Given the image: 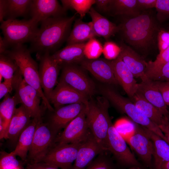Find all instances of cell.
<instances>
[{
    "label": "cell",
    "mask_w": 169,
    "mask_h": 169,
    "mask_svg": "<svg viewBox=\"0 0 169 169\" xmlns=\"http://www.w3.org/2000/svg\"><path fill=\"white\" fill-rule=\"evenodd\" d=\"M119 27L128 43L145 51L156 44L161 29L154 17L144 12L126 18Z\"/></svg>",
    "instance_id": "cell-1"
},
{
    "label": "cell",
    "mask_w": 169,
    "mask_h": 169,
    "mask_svg": "<svg viewBox=\"0 0 169 169\" xmlns=\"http://www.w3.org/2000/svg\"><path fill=\"white\" fill-rule=\"evenodd\" d=\"M75 18V14L69 17L51 18L41 22L40 27L31 42V52L41 54H50L54 50L67 40Z\"/></svg>",
    "instance_id": "cell-2"
},
{
    "label": "cell",
    "mask_w": 169,
    "mask_h": 169,
    "mask_svg": "<svg viewBox=\"0 0 169 169\" xmlns=\"http://www.w3.org/2000/svg\"><path fill=\"white\" fill-rule=\"evenodd\" d=\"M109 102L103 96L95 99L91 98L86 112L88 128L105 151H108V131L112 123L108 113Z\"/></svg>",
    "instance_id": "cell-3"
},
{
    "label": "cell",
    "mask_w": 169,
    "mask_h": 169,
    "mask_svg": "<svg viewBox=\"0 0 169 169\" xmlns=\"http://www.w3.org/2000/svg\"><path fill=\"white\" fill-rule=\"evenodd\" d=\"M30 53L29 49L20 45L8 50L4 54L15 61L25 82L38 91L44 107L53 112L54 109L45 97L41 85L37 64L32 57Z\"/></svg>",
    "instance_id": "cell-4"
},
{
    "label": "cell",
    "mask_w": 169,
    "mask_h": 169,
    "mask_svg": "<svg viewBox=\"0 0 169 169\" xmlns=\"http://www.w3.org/2000/svg\"><path fill=\"white\" fill-rule=\"evenodd\" d=\"M100 90L103 96L120 111L126 114L134 122L156 134L159 132L158 126L141 112L131 100L122 96L108 85L101 86Z\"/></svg>",
    "instance_id": "cell-5"
},
{
    "label": "cell",
    "mask_w": 169,
    "mask_h": 169,
    "mask_svg": "<svg viewBox=\"0 0 169 169\" xmlns=\"http://www.w3.org/2000/svg\"><path fill=\"white\" fill-rule=\"evenodd\" d=\"M38 24L31 18L28 20L8 19L1 23L0 28L8 47H13L31 42L38 29Z\"/></svg>",
    "instance_id": "cell-6"
},
{
    "label": "cell",
    "mask_w": 169,
    "mask_h": 169,
    "mask_svg": "<svg viewBox=\"0 0 169 169\" xmlns=\"http://www.w3.org/2000/svg\"><path fill=\"white\" fill-rule=\"evenodd\" d=\"M57 134L48 123H43L42 120L38 121L28 154V163L42 161L55 145Z\"/></svg>",
    "instance_id": "cell-7"
},
{
    "label": "cell",
    "mask_w": 169,
    "mask_h": 169,
    "mask_svg": "<svg viewBox=\"0 0 169 169\" xmlns=\"http://www.w3.org/2000/svg\"><path fill=\"white\" fill-rule=\"evenodd\" d=\"M13 88L15 90V95L19 103L24 107L31 118L38 120H42L41 97L38 91L23 78L19 69L13 78Z\"/></svg>",
    "instance_id": "cell-8"
},
{
    "label": "cell",
    "mask_w": 169,
    "mask_h": 169,
    "mask_svg": "<svg viewBox=\"0 0 169 169\" xmlns=\"http://www.w3.org/2000/svg\"><path fill=\"white\" fill-rule=\"evenodd\" d=\"M108 151H110L121 169L133 166L143 167L127 146L125 138L111 123L108 131Z\"/></svg>",
    "instance_id": "cell-9"
},
{
    "label": "cell",
    "mask_w": 169,
    "mask_h": 169,
    "mask_svg": "<svg viewBox=\"0 0 169 169\" xmlns=\"http://www.w3.org/2000/svg\"><path fill=\"white\" fill-rule=\"evenodd\" d=\"M59 82L88 97L95 92L93 82L80 68L74 64L63 65Z\"/></svg>",
    "instance_id": "cell-10"
},
{
    "label": "cell",
    "mask_w": 169,
    "mask_h": 169,
    "mask_svg": "<svg viewBox=\"0 0 169 169\" xmlns=\"http://www.w3.org/2000/svg\"><path fill=\"white\" fill-rule=\"evenodd\" d=\"M81 142L56 144L41 162L61 169H71Z\"/></svg>",
    "instance_id": "cell-11"
},
{
    "label": "cell",
    "mask_w": 169,
    "mask_h": 169,
    "mask_svg": "<svg viewBox=\"0 0 169 169\" xmlns=\"http://www.w3.org/2000/svg\"><path fill=\"white\" fill-rule=\"evenodd\" d=\"M37 57L39 61L38 74L41 85L44 94L49 100V96L57 84L61 67L49 53L37 54Z\"/></svg>",
    "instance_id": "cell-12"
},
{
    "label": "cell",
    "mask_w": 169,
    "mask_h": 169,
    "mask_svg": "<svg viewBox=\"0 0 169 169\" xmlns=\"http://www.w3.org/2000/svg\"><path fill=\"white\" fill-rule=\"evenodd\" d=\"M86 106L57 136L55 144L80 143L86 138L90 132L86 119Z\"/></svg>",
    "instance_id": "cell-13"
},
{
    "label": "cell",
    "mask_w": 169,
    "mask_h": 169,
    "mask_svg": "<svg viewBox=\"0 0 169 169\" xmlns=\"http://www.w3.org/2000/svg\"><path fill=\"white\" fill-rule=\"evenodd\" d=\"M132 132L128 137L129 143L144 166L153 169V145L151 139L142 126L135 127Z\"/></svg>",
    "instance_id": "cell-14"
},
{
    "label": "cell",
    "mask_w": 169,
    "mask_h": 169,
    "mask_svg": "<svg viewBox=\"0 0 169 169\" xmlns=\"http://www.w3.org/2000/svg\"><path fill=\"white\" fill-rule=\"evenodd\" d=\"M86 106L78 103L55 108L48 123L57 134L76 118Z\"/></svg>",
    "instance_id": "cell-15"
},
{
    "label": "cell",
    "mask_w": 169,
    "mask_h": 169,
    "mask_svg": "<svg viewBox=\"0 0 169 169\" xmlns=\"http://www.w3.org/2000/svg\"><path fill=\"white\" fill-rule=\"evenodd\" d=\"M66 11L57 0H33L30 14L38 23L50 18L62 17Z\"/></svg>",
    "instance_id": "cell-16"
},
{
    "label": "cell",
    "mask_w": 169,
    "mask_h": 169,
    "mask_svg": "<svg viewBox=\"0 0 169 169\" xmlns=\"http://www.w3.org/2000/svg\"><path fill=\"white\" fill-rule=\"evenodd\" d=\"M80 64L83 68L89 71L96 79L109 84L117 85L111 61L106 59H84Z\"/></svg>",
    "instance_id": "cell-17"
},
{
    "label": "cell",
    "mask_w": 169,
    "mask_h": 169,
    "mask_svg": "<svg viewBox=\"0 0 169 169\" xmlns=\"http://www.w3.org/2000/svg\"><path fill=\"white\" fill-rule=\"evenodd\" d=\"M49 100L56 108L66 104L78 103L87 106L89 98L59 82L52 92Z\"/></svg>",
    "instance_id": "cell-18"
},
{
    "label": "cell",
    "mask_w": 169,
    "mask_h": 169,
    "mask_svg": "<svg viewBox=\"0 0 169 169\" xmlns=\"http://www.w3.org/2000/svg\"><path fill=\"white\" fill-rule=\"evenodd\" d=\"M104 152L90 133L81 142L71 169H85L97 155Z\"/></svg>",
    "instance_id": "cell-19"
},
{
    "label": "cell",
    "mask_w": 169,
    "mask_h": 169,
    "mask_svg": "<svg viewBox=\"0 0 169 169\" xmlns=\"http://www.w3.org/2000/svg\"><path fill=\"white\" fill-rule=\"evenodd\" d=\"M111 63L116 80L131 99L136 93L138 83L134 76L119 56L111 61Z\"/></svg>",
    "instance_id": "cell-20"
},
{
    "label": "cell",
    "mask_w": 169,
    "mask_h": 169,
    "mask_svg": "<svg viewBox=\"0 0 169 169\" xmlns=\"http://www.w3.org/2000/svg\"><path fill=\"white\" fill-rule=\"evenodd\" d=\"M141 94L147 101L152 104L169 120V112L158 88L153 81L147 77L138 83L136 91Z\"/></svg>",
    "instance_id": "cell-21"
},
{
    "label": "cell",
    "mask_w": 169,
    "mask_h": 169,
    "mask_svg": "<svg viewBox=\"0 0 169 169\" xmlns=\"http://www.w3.org/2000/svg\"><path fill=\"white\" fill-rule=\"evenodd\" d=\"M29 114L22 105L16 108L9 124L5 139L17 142L19 137L30 123Z\"/></svg>",
    "instance_id": "cell-22"
},
{
    "label": "cell",
    "mask_w": 169,
    "mask_h": 169,
    "mask_svg": "<svg viewBox=\"0 0 169 169\" xmlns=\"http://www.w3.org/2000/svg\"><path fill=\"white\" fill-rule=\"evenodd\" d=\"M119 57L125 64L135 78L143 80L146 77L145 72L147 62L130 47L122 44Z\"/></svg>",
    "instance_id": "cell-23"
},
{
    "label": "cell",
    "mask_w": 169,
    "mask_h": 169,
    "mask_svg": "<svg viewBox=\"0 0 169 169\" xmlns=\"http://www.w3.org/2000/svg\"><path fill=\"white\" fill-rule=\"evenodd\" d=\"M85 43L67 45L64 48L51 55L61 67L65 65L74 64L81 63L84 59Z\"/></svg>",
    "instance_id": "cell-24"
},
{
    "label": "cell",
    "mask_w": 169,
    "mask_h": 169,
    "mask_svg": "<svg viewBox=\"0 0 169 169\" xmlns=\"http://www.w3.org/2000/svg\"><path fill=\"white\" fill-rule=\"evenodd\" d=\"M142 127L153 144V169H159L162 165L169 161V144L153 131Z\"/></svg>",
    "instance_id": "cell-25"
},
{
    "label": "cell",
    "mask_w": 169,
    "mask_h": 169,
    "mask_svg": "<svg viewBox=\"0 0 169 169\" xmlns=\"http://www.w3.org/2000/svg\"><path fill=\"white\" fill-rule=\"evenodd\" d=\"M96 36L108 39L119 30V26L103 16L93 7L88 13Z\"/></svg>",
    "instance_id": "cell-26"
},
{
    "label": "cell",
    "mask_w": 169,
    "mask_h": 169,
    "mask_svg": "<svg viewBox=\"0 0 169 169\" xmlns=\"http://www.w3.org/2000/svg\"><path fill=\"white\" fill-rule=\"evenodd\" d=\"M131 100L137 108L159 127L166 120H169L158 109L147 101L140 94L136 92Z\"/></svg>",
    "instance_id": "cell-27"
},
{
    "label": "cell",
    "mask_w": 169,
    "mask_h": 169,
    "mask_svg": "<svg viewBox=\"0 0 169 169\" xmlns=\"http://www.w3.org/2000/svg\"><path fill=\"white\" fill-rule=\"evenodd\" d=\"M39 120L35 119H33L31 120L28 125L19 136L16 147L13 151L16 156L19 157L23 161L27 160L28 151Z\"/></svg>",
    "instance_id": "cell-28"
},
{
    "label": "cell",
    "mask_w": 169,
    "mask_h": 169,
    "mask_svg": "<svg viewBox=\"0 0 169 169\" xmlns=\"http://www.w3.org/2000/svg\"><path fill=\"white\" fill-rule=\"evenodd\" d=\"M96 36L91 22L86 23L78 19L66 40L67 45L84 43Z\"/></svg>",
    "instance_id": "cell-29"
},
{
    "label": "cell",
    "mask_w": 169,
    "mask_h": 169,
    "mask_svg": "<svg viewBox=\"0 0 169 169\" xmlns=\"http://www.w3.org/2000/svg\"><path fill=\"white\" fill-rule=\"evenodd\" d=\"M32 0H6V19H15L30 13Z\"/></svg>",
    "instance_id": "cell-30"
},
{
    "label": "cell",
    "mask_w": 169,
    "mask_h": 169,
    "mask_svg": "<svg viewBox=\"0 0 169 169\" xmlns=\"http://www.w3.org/2000/svg\"><path fill=\"white\" fill-rule=\"evenodd\" d=\"M110 11L115 15L133 17L141 13L137 6V0H112Z\"/></svg>",
    "instance_id": "cell-31"
},
{
    "label": "cell",
    "mask_w": 169,
    "mask_h": 169,
    "mask_svg": "<svg viewBox=\"0 0 169 169\" xmlns=\"http://www.w3.org/2000/svg\"><path fill=\"white\" fill-rule=\"evenodd\" d=\"M18 104H19V100L15 95L11 97L8 94L4 97L0 103V116L2 118L4 122L5 137L9 124L16 108V105Z\"/></svg>",
    "instance_id": "cell-32"
},
{
    "label": "cell",
    "mask_w": 169,
    "mask_h": 169,
    "mask_svg": "<svg viewBox=\"0 0 169 169\" xmlns=\"http://www.w3.org/2000/svg\"><path fill=\"white\" fill-rule=\"evenodd\" d=\"M63 7L65 11L69 9L75 10L80 16L81 19L89 13L95 0H62Z\"/></svg>",
    "instance_id": "cell-33"
},
{
    "label": "cell",
    "mask_w": 169,
    "mask_h": 169,
    "mask_svg": "<svg viewBox=\"0 0 169 169\" xmlns=\"http://www.w3.org/2000/svg\"><path fill=\"white\" fill-rule=\"evenodd\" d=\"M18 69L15 61L5 54L0 55V74L4 79H13Z\"/></svg>",
    "instance_id": "cell-34"
},
{
    "label": "cell",
    "mask_w": 169,
    "mask_h": 169,
    "mask_svg": "<svg viewBox=\"0 0 169 169\" xmlns=\"http://www.w3.org/2000/svg\"><path fill=\"white\" fill-rule=\"evenodd\" d=\"M145 74L152 81H169V62L159 68L146 70Z\"/></svg>",
    "instance_id": "cell-35"
},
{
    "label": "cell",
    "mask_w": 169,
    "mask_h": 169,
    "mask_svg": "<svg viewBox=\"0 0 169 169\" xmlns=\"http://www.w3.org/2000/svg\"><path fill=\"white\" fill-rule=\"evenodd\" d=\"M103 47L95 38L89 40L85 44L84 48L85 57L88 59L98 58L103 53Z\"/></svg>",
    "instance_id": "cell-36"
},
{
    "label": "cell",
    "mask_w": 169,
    "mask_h": 169,
    "mask_svg": "<svg viewBox=\"0 0 169 169\" xmlns=\"http://www.w3.org/2000/svg\"><path fill=\"white\" fill-rule=\"evenodd\" d=\"M104 152L101 153L85 169H117L112 161Z\"/></svg>",
    "instance_id": "cell-37"
},
{
    "label": "cell",
    "mask_w": 169,
    "mask_h": 169,
    "mask_svg": "<svg viewBox=\"0 0 169 169\" xmlns=\"http://www.w3.org/2000/svg\"><path fill=\"white\" fill-rule=\"evenodd\" d=\"M16 156L12 151L10 153H3L0 160V169H14L22 166Z\"/></svg>",
    "instance_id": "cell-38"
},
{
    "label": "cell",
    "mask_w": 169,
    "mask_h": 169,
    "mask_svg": "<svg viewBox=\"0 0 169 169\" xmlns=\"http://www.w3.org/2000/svg\"><path fill=\"white\" fill-rule=\"evenodd\" d=\"M169 62V47L162 53H159L154 61L147 62L146 70L159 68Z\"/></svg>",
    "instance_id": "cell-39"
},
{
    "label": "cell",
    "mask_w": 169,
    "mask_h": 169,
    "mask_svg": "<svg viewBox=\"0 0 169 169\" xmlns=\"http://www.w3.org/2000/svg\"><path fill=\"white\" fill-rule=\"evenodd\" d=\"M120 51V47L112 42H105L103 46V53L105 58L109 60L116 59Z\"/></svg>",
    "instance_id": "cell-40"
},
{
    "label": "cell",
    "mask_w": 169,
    "mask_h": 169,
    "mask_svg": "<svg viewBox=\"0 0 169 169\" xmlns=\"http://www.w3.org/2000/svg\"><path fill=\"white\" fill-rule=\"evenodd\" d=\"M155 8L158 20L161 21L169 17V0H157Z\"/></svg>",
    "instance_id": "cell-41"
},
{
    "label": "cell",
    "mask_w": 169,
    "mask_h": 169,
    "mask_svg": "<svg viewBox=\"0 0 169 169\" xmlns=\"http://www.w3.org/2000/svg\"><path fill=\"white\" fill-rule=\"evenodd\" d=\"M157 42L159 53H161L169 47V31L161 29L157 34Z\"/></svg>",
    "instance_id": "cell-42"
},
{
    "label": "cell",
    "mask_w": 169,
    "mask_h": 169,
    "mask_svg": "<svg viewBox=\"0 0 169 169\" xmlns=\"http://www.w3.org/2000/svg\"><path fill=\"white\" fill-rule=\"evenodd\" d=\"M167 106H169V81H154Z\"/></svg>",
    "instance_id": "cell-43"
},
{
    "label": "cell",
    "mask_w": 169,
    "mask_h": 169,
    "mask_svg": "<svg viewBox=\"0 0 169 169\" xmlns=\"http://www.w3.org/2000/svg\"><path fill=\"white\" fill-rule=\"evenodd\" d=\"M13 78L11 79H4L3 82L0 83V99L12 91L14 88Z\"/></svg>",
    "instance_id": "cell-44"
},
{
    "label": "cell",
    "mask_w": 169,
    "mask_h": 169,
    "mask_svg": "<svg viewBox=\"0 0 169 169\" xmlns=\"http://www.w3.org/2000/svg\"><path fill=\"white\" fill-rule=\"evenodd\" d=\"M117 131L123 136L129 132V127L133 125L125 120L121 119L117 121L114 125Z\"/></svg>",
    "instance_id": "cell-45"
},
{
    "label": "cell",
    "mask_w": 169,
    "mask_h": 169,
    "mask_svg": "<svg viewBox=\"0 0 169 169\" xmlns=\"http://www.w3.org/2000/svg\"><path fill=\"white\" fill-rule=\"evenodd\" d=\"M112 0H95L96 8L98 11L102 12L110 11Z\"/></svg>",
    "instance_id": "cell-46"
},
{
    "label": "cell",
    "mask_w": 169,
    "mask_h": 169,
    "mask_svg": "<svg viewBox=\"0 0 169 169\" xmlns=\"http://www.w3.org/2000/svg\"><path fill=\"white\" fill-rule=\"evenodd\" d=\"M157 0H137L139 10H141L155 8Z\"/></svg>",
    "instance_id": "cell-47"
},
{
    "label": "cell",
    "mask_w": 169,
    "mask_h": 169,
    "mask_svg": "<svg viewBox=\"0 0 169 169\" xmlns=\"http://www.w3.org/2000/svg\"><path fill=\"white\" fill-rule=\"evenodd\" d=\"M26 169H59L58 168L52 166L49 164L39 162L34 163H28L26 166Z\"/></svg>",
    "instance_id": "cell-48"
},
{
    "label": "cell",
    "mask_w": 169,
    "mask_h": 169,
    "mask_svg": "<svg viewBox=\"0 0 169 169\" xmlns=\"http://www.w3.org/2000/svg\"><path fill=\"white\" fill-rule=\"evenodd\" d=\"M159 128L164 136L165 141L169 144V120H166Z\"/></svg>",
    "instance_id": "cell-49"
},
{
    "label": "cell",
    "mask_w": 169,
    "mask_h": 169,
    "mask_svg": "<svg viewBox=\"0 0 169 169\" xmlns=\"http://www.w3.org/2000/svg\"><path fill=\"white\" fill-rule=\"evenodd\" d=\"M6 0H0V22H3L6 16Z\"/></svg>",
    "instance_id": "cell-50"
},
{
    "label": "cell",
    "mask_w": 169,
    "mask_h": 169,
    "mask_svg": "<svg viewBox=\"0 0 169 169\" xmlns=\"http://www.w3.org/2000/svg\"><path fill=\"white\" fill-rule=\"evenodd\" d=\"M8 46L3 38L0 37V54H4L8 50Z\"/></svg>",
    "instance_id": "cell-51"
},
{
    "label": "cell",
    "mask_w": 169,
    "mask_h": 169,
    "mask_svg": "<svg viewBox=\"0 0 169 169\" xmlns=\"http://www.w3.org/2000/svg\"><path fill=\"white\" fill-rule=\"evenodd\" d=\"M5 135L4 122L2 118L0 116V138H4Z\"/></svg>",
    "instance_id": "cell-52"
},
{
    "label": "cell",
    "mask_w": 169,
    "mask_h": 169,
    "mask_svg": "<svg viewBox=\"0 0 169 169\" xmlns=\"http://www.w3.org/2000/svg\"><path fill=\"white\" fill-rule=\"evenodd\" d=\"M159 169H169V161L162 165Z\"/></svg>",
    "instance_id": "cell-53"
},
{
    "label": "cell",
    "mask_w": 169,
    "mask_h": 169,
    "mask_svg": "<svg viewBox=\"0 0 169 169\" xmlns=\"http://www.w3.org/2000/svg\"><path fill=\"white\" fill-rule=\"evenodd\" d=\"M125 169H146L144 167L138 166H133Z\"/></svg>",
    "instance_id": "cell-54"
},
{
    "label": "cell",
    "mask_w": 169,
    "mask_h": 169,
    "mask_svg": "<svg viewBox=\"0 0 169 169\" xmlns=\"http://www.w3.org/2000/svg\"><path fill=\"white\" fill-rule=\"evenodd\" d=\"M23 169V167H22V166H21V167H18V168H15V169Z\"/></svg>",
    "instance_id": "cell-55"
}]
</instances>
